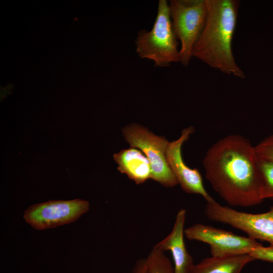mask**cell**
<instances>
[{
	"label": "cell",
	"mask_w": 273,
	"mask_h": 273,
	"mask_svg": "<svg viewBox=\"0 0 273 273\" xmlns=\"http://www.w3.org/2000/svg\"><path fill=\"white\" fill-rule=\"evenodd\" d=\"M203 164L206 178L230 205L248 207L263 201L255 147L243 136L231 134L217 141Z\"/></svg>",
	"instance_id": "cell-1"
},
{
	"label": "cell",
	"mask_w": 273,
	"mask_h": 273,
	"mask_svg": "<svg viewBox=\"0 0 273 273\" xmlns=\"http://www.w3.org/2000/svg\"><path fill=\"white\" fill-rule=\"evenodd\" d=\"M207 16L192 56L224 74L245 78L232 50L239 12L237 0H206Z\"/></svg>",
	"instance_id": "cell-2"
},
{
	"label": "cell",
	"mask_w": 273,
	"mask_h": 273,
	"mask_svg": "<svg viewBox=\"0 0 273 273\" xmlns=\"http://www.w3.org/2000/svg\"><path fill=\"white\" fill-rule=\"evenodd\" d=\"M136 53L141 59L153 61L155 67H168L180 62L177 39L173 31L169 4L159 0L153 27L140 30L135 41Z\"/></svg>",
	"instance_id": "cell-3"
},
{
	"label": "cell",
	"mask_w": 273,
	"mask_h": 273,
	"mask_svg": "<svg viewBox=\"0 0 273 273\" xmlns=\"http://www.w3.org/2000/svg\"><path fill=\"white\" fill-rule=\"evenodd\" d=\"M168 4L172 27L180 43V62L187 67L206 23V1L171 0Z\"/></svg>",
	"instance_id": "cell-4"
},
{
	"label": "cell",
	"mask_w": 273,
	"mask_h": 273,
	"mask_svg": "<svg viewBox=\"0 0 273 273\" xmlns=\"http://www.w3.org/2000/svg\"><path fill=\"white\" fill-rule=\"evenodd\" d=\"M122 133L130 146L140 149L148 159L151 168L150 178L166 187L178 185L167 161L166 152L169 142L165 137L155 135L136 124L127 125Z\"/></svg>",
	"instance_id": "cell-5"
},
{
	"label": "cell",
	"mask_w": 273,
	"mask_h": 273,
	"mask_svg": "<svg viewBox=\"0 0 273 273\" xmlns=\"http://www.w3.org/2000/svg\"><path fill=\"white\" fill-rule=\"evenodd\" d=\"M205 212L213 221L239 229L253 239L273 244V206L266 212L251 213L222 206L213 198L207 202Z\"/></svg>",
	"instance_id": "cell-6"
},
{
	"label": "cell",
	"mask_w": 273,
	"mask_h": 273,
	"mask_svg": "<svg viewBox=\"0 0 273 273\" xmlns=\"http://www.w3.org/2000/svg\"><path fill=\"white\" fill-rule=\"evenodd\" d=\"M184 232L188 239L208 244L211 256L249 254L256 248L262 245L249 237L239 236L230 231L201 223L186 228Z\"/></svg>",
	"instance_id": "cell-7"
},
{
	"label": "cell",
	"mask_w": 273,
	"mask_h": 273,
	"mask_svg": "<svg viewBox=\"0 0 273 273\" xmlns=\"http://www.w3.org/2000/svg\"><path fill=\"white\" fill-rule=\"evenodd\" d=\"M89 208L88 202L82 199L49 201L29 206L23 217L34 229L44 230L74 222Z\"/></svg>",
	"instance_id": "cell-8"
},
{
	"label": "cell",
	"mask_w": 273,
	"mask_h": 273,
	"mask_svg": "<svg viewBox=\"0 0 273 273\" xmlns=\"http://www.w3.org/2000/svg\"><path fill=\"white\" fill-rule=\"evenodd\" d=\"M194 132V128L189 126L184 128L176 140L169 142L166 152L168 164L175 176L178 184L184 191L189 194L200 195L206 201L213 198L204 187L202 175L197 168H191L185 163L181 148L183 144Z\"/></svg>",
	"instance_id": "cell-9"
},
{
	"label": "cell",
	"mask_w": 273,
	"mask_h": 273,
	"mask_svg": "<svg viewBox=\"0 0 273 273\" xmlns=\"http://www.w3.org/2000/svg\"><path fill=\"white\" fill-rule=\"evenodd\" d=\"M186 215V210L180 209L171 232L153 248L162 252H171L174 261V273H190L195 264L184 242Z\"/></svg>",
	"instance_id": "cell-10"
},
{
	"label": "cell",
	"mask_w": 273,
	"mask_h": 273,
	"mask_svg": "<svg viewBox=\"0 0 273 273\" xmlns=\"http://www.w3.org/2000/svg\"><path fill=\"white\" fill-rule=\"evenodd\" d=\"M118 164V170L125 174L137 184L145 182L151 178V168L146 155L137 148L123 149L113 155Z\"/></svg>",
	"instance_id": "cell-11"
},
{
	"label": "cell",
	"mask_w": 273,
	"mask_h": 273,
	"mask_svg": "<svg viewBox=\"0 0 273 273\" xmlns=\"http://www.w3.org/2000/svg\"><path fill=\"white\" fill-rule=\"evenodd\" d=\"M253 260L249 254L211 256L194 264L190 273H241L245 266Z\"/></svg>",
	"instance_id": "cell-12"
},
{
	"label": "cell",
	"mask_w": 273,
	"mask_h": 273,
	"mask_svg": "<svg viewBox=\"0 0 273 273\" xmlns=\"http://www.w3.org/2000/svg\"><path fill=\"white\" fill-rule=\"evenodd\" d=\"M147 259L148 273H174V268L164 252L154 248Z\"/></svg>",
	"instance_id": "cell-13"
},
{
	"label": "cell",
	"mask_w": 273,
	"mask_h": 273,
	"mask_svg": "<svg viewBox=\"0 0 273 273\" xmlns=\"http://www.w3.org/2000/svg\"><path fill=\"white\" fill-rule=\"evenodd\" d=\"M257 158L262 182V198L273 199V162Z\"/></svg>",
	"instance_id": "cell-14"
},
{
	"label": "cell",
	"mask_w": 273,
	"mask_h": 273,
	"mask_svg": "<svg viewBox=\"0 0 273 273\" xmlns=\"http://www.w3.org/2000/svg\"><path fill=\"white\" fill-rule=\"evenodd\" d=\"M258 158L273 162V134L267 136L255 146Z\"/></svg>",
	"instance_id": "cell-15"
},
{
	"label": "cell",
	"mask_w": 273,
	"mask_h": 273,
	"mask_svg": "<svg viewBox=\"0 0 273 273\" xmlns=\"http://www.w3.org/2000/svg\"><path fill=\"white\" fill-rule=\"evenodd\" d=\"M249 255L255 260L273 263V244L264 247L260 246L254 249Z\"/></svg>",
	"instance_id": "cell-16"
},
{
	"label": "cell",
	"mask_w": 273,
	"mask_h": 273,
	"mask_svg": "<svg viewBox=\"0 0 273 273\" xmlns=\"http://www.w3.org/2000/svg\"><path fill=\"white\" fill-rule=\"evenodd\" d=\"M133 273H148V266L146 258L139 259L133 268Z\"/></svg>",
	"instance_id": "cell-17"
}]
</instances>
